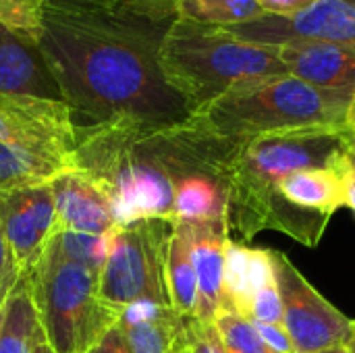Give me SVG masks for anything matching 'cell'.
Wrapping results in <instances>:
<instances>
[{
    "mask_svg": "<svg viewBox=\"0 0 355 353\" xmlns=\"http://www.w3.org/2000/svg\"><path fill=\"white\" fill-rule=\"evenodd\" d=\"M177 19L175 8L148 0H44L35 46L75 129L114 123L162 129L191 119L160 64Z\"/></svg>",
    "mask_w": 355,
    "mask_h": 353,
    "instance_id": "6da1fadb",
    "label": "cell"
},
{
    "mask_svg": "<svg viewBox=\"0 0 355 353\" xmlns=\"http://www.w3.org/2000/svg\"><path fill=\"white\" fill-rule=\"evenodd\" d=\"M345 127H316L268 133L235 141L225 160L227 227L237 241L266 231V218L279 181L302 169H343L347 158Z\"/></svg>",
    "mask_w": 355,
    "mask_h": 353,
    "instance_id": "7a4b0ae2",
    "label": "cell"
},
{
    "mask_svg": "<svg viewBox=\"0 0 355 353\" xmlns=\"http://www.w3.org/2000/svg\"><path fill=\"white\" fill-rule=\"evenodd\" d=\"M166 81L185 98L191 117L235 87L289 75L279 48L248 42L225 27L177 19L160 48Z\"/></svg>",
    "mask_w": 355,
    "mask_h": 353,
    "instance_id": "3957f363",
    "label": "cell"
},
{
    "mask_svg": "<svg viewBox=\"0 0 355 353\" xmlns=\"http://www.w3.org/2000/svg\"><path fill=\"white\" fill-rule=\"evenodd\" d=\"M352 98L318 89L293 75H277L231 89L193 114L212 133L250 139L268 133L345 127Z\"/></svg>",
    "mask_w": 355,
    "mask_h": 353,
    "instance_id": "277c9868",
    "label": "cell"
},
{
    "mask_svg": "<svg viewBox=\"0 0 355 353\" xmlns=\"http://www.w3.org/2000/svg\"><path fill=\"white\" fill-rule=\"evenodd\" d=\"M29 277L44 335L56 353H87L121 318L102 302L100 277L69 262L54 239Z\"/></svg>",
    "mask_w": 355,
    "mask_h": 353,
    "instance_id": "5b68a950",
    "label": "cell"
},
{
    "mask_svg": "<svg viewBox=\"0 0 355 353\" xmlns=\"http://www.w3.org/2000/svg\"><path fill=\"white\" fill-rule=\"evenodd\" d=\"M173 221L146 218L114 225L110 252L98 279L104 304L123 312L135 302L171 306L166 285V252Z\"/></svg>",
    "mask_w": 355,
    "mask_h": 353,
    "instance_id": "8992f818",
    "label": "cell"
},
{
    "mask_svg": "<svg viewBox=\"0 0 355 353\" xmlns=\"http://www.w3.org/2000/svg\"><path fill=\"white\" fill-rule=\"evenodd\" d=\"M277 285L283 300V327L295 353H333L347 350L355 341V322L327 302L291 264L272 252Z\"/></svg>",
    "mask_w": 355,
    "mask_h": 353,
    "instance_id": "52a82bcc",
    "label": "cell"
},
{
    "mask_svg": "<svg viewBox=\"0 0 355 353\" xmlns=\"http://www.w3.org/2000/svg\"><path fill=\"white\" fill-rule=\"evenodd\" d=\"M0 141L73 171L75 125L64 102L0 94Z\"/></svg>",
    "mask_w": 355,
    "mask_h": 353,
    "instance_id": "ba28073f",
    "label": "cell"
},
{
    "mask_svg": "<svg viewBox=\"0 0 355 353\" xmlns=\"http://www.w3.org/2000/svg\"><path fill=\"white\" fill-rule=\"evenodd\" d=\"M225 29L248 42L275 48L289 42H322L355 48V2L320 0L291 17L262 15L254 21Z\"/></svg>",
    "mask_w": 355,
    "mask_h": 353,
    "instance_id": "9c48e42d",
    "label": "cell"
},
{
    "mask_svg": "<svg viewBox=\"0 0 355 353\" xmlns=\"http://www.w3.org/2000/svg\"><path fill=\"white\" fill-rule=\"evenodd\" d=\"M277 48L289 75L318 89L354 98L355 48L322 42H289Z\"/></svg>",
    "mask_w": 355,
    "mask_h": 353,
    "instance_id": "30bf717a",
    "label": "cell"
},
{
    "mask_svg": "<svg viewBox=\"0 0 355 353\" xmlns=\"http://www.w3.org/2000/svg\"><path fill=\"white\" fill-rule=\"evenodd\" d=\"M0 94L62 102L35 42L0 23Z\"/></svg>",
    "mask_w": 355,
    "mask_h": 353,
    "instance_id": "8fae6325",
    "label": "cell"
},
{
    "mask_svg": "<svg viewBox=\"0 0 355 353\" xmlns=\"http://www.w3.org/2000/svg\"><path fill=\"white\" fill-rule=\"evenodd\" d=\"M187 233L191 262L198 279V316L200 320L214 322V316L223 310V270H225V246L229 235L227 221L183 223Z\"/></svg>",
    "mask_w": 355,
    "mask_h": 353,
    "instance_id": "7c38bea8",
    "label": "cell"
},
{
    "mask_svg": "<svg viewBox=\"0 0 355 353\" xmlns=\"http://www.w3.org/2000/svg\"><path fill=\"white\" fill-rule=\"evenodd\" d=\"M60 229L102 235L114 227L112 204L102 187L79 171H67L50 181Z\"/></svg>",
    "mask_w": 355,
    "mask_h": 353,
    "instance_id": "4fadbf2b",
    "label": "cell"
},
{
    "mask_svg": "<svg viewBox=\"0 0 355 353\" xmlns=\"http://www.w3.org/2000/svg\"><path fill=\"white\" fill-rule=\"evenodd\" d=\"M272 283H277L272 250L248 248L245 243L229 237L225 246L223 310L235 312L250 320L256 293Z\"/></svg>",
    "mask_w": 355,
    "mask_h": 353,
    "instance_id": "5bb4252c",
    "label": "cell"
},
{
    "mask_svg": "<svg viewBox=\"0 0 355 353\" xmlns=\"http://www.w3.org/2000/svg\"><path fill=\"white\" fill-rule=\"evenodd\" d=\"M187 320L171 306L135 302L121 312L119 325L131 353H181L187 345Z\"/></svg>",
    "mask_w": 355,
    "mask_h": 353,
    "instance_id": "9a60e30c",
    "label": "cell"
},
{
    "mask_svg": "<svg viewBox=\"0 0 355 353\" xmlns=\"http://www.w3.org/2000/svg\"><path fill=\"white\" fill-rule=\"evenodd\" d=\"M46 339L29 275H19L6 295L0 320V353H31Z\"/></svg>",
    "mask_w": 355,
    "mask_h": 353,
    "instance_id": "2e32d148",
    "label": "cell"
},
{
    "mask_svg": "<svg viewBox=\"0 0 355 353\" xmlns=\"http://www.w3.org/2000/svg\"><path fill=\"white\" fill-rule=\"evenodd\" d=\"M0 223L8 248V256L12 258L19 275H29L40 262L48 239L37 229L35 221L27 212L19 189L0 193Z\"/></svg>",
    "mask_w": 355,
    "mask_h": 353,
    "instance_id": "e0dca14e",
    "label": "cell"
},
{
    "mask_svg": "<svg viewBox=\"0 0 355 353\" xmlns=\"http://www.w3.org/2000/svg\"><path fill=\"white\" fill-rule=\"evenodd\" d=\"M166 285L171 308L183 318L198 316V279L191 262L189 241L183 225L173 221V233L166 252Z\"/></svg>",
    "mask_w": 355,
    "mask_h": 353,
    "instance_id": "ac0fdd59",
    "label": "cell"
},
{
    "mask_svg": "<svg viewBox=\"0 0 355 353\" xmlns=\"http://www.w3.org/2000/svg\"><path fill=\"white\" fill-rule=\"evenodd\" d=\"M67 171L71 169L62 162L48 160L0 141V193L50 183Z\"/></svg>",
    "mask_w": 355,
    "mask_h": 353,
    "instance_id": "d6986e66",
    "label": "cell"
},
{
    "mask_svg": "<svg viewBox=\"0 0 355 353\" xmlns=\"http://www.w3.org/2000/svg\"><path fill=\"white\" fill-rule=\"evenodd\" d=\"M177 15L204 25L235 27L264 12L258 0H177Z\"/></svg>",
    "mask_w": 355,
    "mask_h": 353,
    "instance_id": "ffe728a7",
    "label": "cell"
},
{
    "mask_svg": "<svg viewBox=\"0 0 355 353\" xmlns=\"http://www.w3.org/2000/svg\"><path fill=\"white\" fill-rule=\"evenodd\" d=\"M114 229V227H112ZM112 229L102 233V235H89V233H79L71 229H58V233L52 237L60 250V254L89 273L98 275L102 273L108 252H110V241H112Z\"/></svg>",
    "mask_w": 355,
    "mask_h": 353,
    "instance_id": "44dd1931",
    "label": "cell"
},
{
    "mask_svg": "<svg viewBox=\"0 0 355 353\" xmlns=\"http://www.w3.org/2000/svg\"><path fill=\"white\" fill-rule=\"evenodd\" d=\"M214 327L227 353H272L258 335L254 322L235 312H218Z\"/></svg>",
    "mask_w": 355,
    "mask_h": 353,
    "instance_id": "7402d4cb",
    "label": "cell"
},
{
    "mask_svg": "<svg viewBox=\"0 0 355 353\" xmlns=\"http://www.w3.org/2000/svg\"><path fill=\"white\" fill-rule=\"evenodd\" d=\"M42 4L35 0H0V23L35 42Z\"/></svg>",
    "mask_w": 355,
    "mask_h": 353,
    "instance_id": "603a6c76",
    "label": "cell"
},
{
    "mask_svg": "<svg viewBox=\"0 0 355 353\" xmlns=\"http://www.w3.org/2000/svg\"><path fill=\"white\" fill-rule=\"evenodd\" d=\"M250 320L262 322V325H283V300H281L277 283L256 293L252 302V310H250Z\"/></svg>",
    "mask_w": 355,
    "mask_h": 353,
    "instance_id": "cb8c5ba5",
    "label": "cell"
},
{
    "mask_svg": "<svg viewBox=\"0 0 355 353\" xmlns=\"http://www.w3.org/2000/svg\"><path fill=\"white\" fill-rule=\"evenodd\" d=\"M187 347L191 353H227L214 322L200 318L187 320Z\"/></svg>",
    "mask_w": 355,
    "mask_h": 353,
    "instance_id": "d4e9b609",
    "label": "cell"
},
{
    "mask_svg": "<svg viewBox=\"0 0 355 353\" xmlns=\"http://www.w3.org/2000/svg\"><path fill=\"white\" fill-rule=\"evenodd\" d=\"M258 335L262 337V341L266 343V347L272 353H295L293 343L289 333L285 331L283 325H262V322H254Z\"/></svg>",
    "mask_w": 355,
    "mask_h": 353,
    "instance_id": "484cf974",
    "label": "cell"
},
{
    "mask_svg": "<svg viewBox=\"0 0 355 353\" xmlns=\"http://www.w3.org/2000/svg\"><path fill=\"white\" fill-rule=\"evenodd\" d=\"M316 2L320 0H258L262 12L272 17H291L314 6Z\"/></svg>",
    "mask_w": 355,
    "mask_h": 353,
    "instance_id": "4316f807",
    "label": "cell"
},
{
    "mask_svg": "<svg viewBox=\"0 0 355 353\" xmlns=\"http://www.w3.org/2000/svg\"><path fill=\"white\" fill-rule=\"evenodd\" d=\"M87 353H131L121 325L116 322Z\"/></svg>",
    "mask_w": 355,
    "mask_h": 353,
    "instance_id": "83f0119b",
    "label": "cell"
},
{
    "mask_svg": "<svg viewBox=\"0 0 355 353\" xmlns=\"http://www.w3.org/2000/svg\"><path fill=\"white\" fill-rule=\"evenodd\" d=\"M17 277H19V270H17L12 258H8V262H6V266H4V270H2V275H0V320H2V310H4L6 295H8V291L12 289Z\"/></svg>",
    "mask_w": 355,
    "mask_h": 353,
    "instance_id": "f1b7e54d",
    "label": "cell"
},
{
    "mask_svg": "<svg viewBox=\"0 0 355 353\" xmlns=\"http://www.w3.org/2000/svg\"><path fill=\"white\" fill-rule=\"evenodd\" d=\"M343 187H345V206H349L355 212V166L347 160L341 169Z\"/></svg>",
    "mask_w": 355,
    "mask_h": 353,
    "instance_id": "f546056e",
    "label": "cell"
},
{
    "mask_svg": "<svg viewBox=\"0 0 355 353\" xmlns=\"http://www.w3.org/2000/svg\"><path fill=\"white\" fill-rule=\"evenodd\" d=\"M345 148H347V158L355 166V123H347L345 129Z\"/></svg>",
    "mask_w": 355,
    "mask_h": 353,
    "instance_id": "4dcf8cb0",
    "label": "cell"
},
{
    "mask_svg": "<svg viewBox=\"0 0 355 353\" xmlns=\"http://www.w3.org/2000/svg\"><path fill=\"white\" fill-rule=\"evenodd\" d=\"M8 248H6V239H4V231H2V223H0V275H2V270H4V266H6V262H8Z\"/></svg>",
    "mask_w": 355,
    "mask_h": 353,
    "instance_id": "1f68e13d",
    "label": "cell"
},
{
    "mask_svg": "<svg viewBox=\"0 0 355 353\" xmlns=\"http://www.w3.org/2000/svg\"><path fill=\"white\" fill-rule=\"evenodd\" d=\"M31 353H56L52 350V345L48 343V339H42L35 347H33V352Z\"/></svg>",
    "mask_w": 355,
    "mask_h": 353,
    "instance_id": "d6a6232c",
    "label": "cell"
},
{
    "mask_svg": "<svg viewBox=\"0 0 355 353\" xmlns=\"http://www.w3.org/2000/svg\"><path fill=\"white\" fill-rule=\"evenodd\" d=\"M148 2H156V4H162V6H171L177 10V0H148Z\"/></svg>",
    "mask_w": 355,
    "mask_h": 353,
    "instance_id": "836d02e7",
    "label": "cell"
},
{
    "mask_svg": "<svg viewBox=\"0 0 355 353\" xmlns=\"http://www.w3.org/2000/svg\"><path fill=\"white\" fill-rule=\"evenodd\" d=\"M347 123H355V94L352 98V104H349V114H347Z\"/></svg>",
    "mask_w": 355,
    "mask_h": 353,
    "instance_id": "e575fe53",
    "label": "cell"
},
{
    "mask_svg": "<svg viewBox=\"0 0 355 353\" xmlns=\"http://www.w3.org/2000/svg\"><path fill=\"white\" fill-rule=\"evenodd\" d=\"M181 353H191V352H189V347L185 345V350H183V352H181Z\"/></svg>",
    "mask_w": 355,
    "mask_h": 353,
    "instance_id": "d590c367",
    "label": "cell"
},
{
    "mask_svg": "<svg viewBox=\"0 0 355 353\" xmlns=\"http://www.w3.org/2000/svg\"><path fill=\"white\" fill-rule=\"evenodd\" d=\"M35 2H40V4H44V0H35Z\"/></svg>",
    "mask_w": 355,
    "mask_h": 353,
    "instance_id": "8d00e7d4",
    "label": "cell"
},
{
    "mask_svg": "<svg viewBox=\"0 0 355 353\" xmlns=\"http://www.w3.org/2000/svg\"><path fill=\"white\" fill-rule=\"evenodd\" d=\"M352 2H355V0H352Z\"/></svg>",
    "mask_w": 355,
    "mask_h": 353,
    "instance_id": "74e56055",
    "label": "cell"
}]
</instances>
